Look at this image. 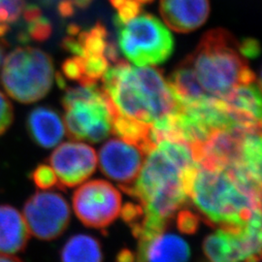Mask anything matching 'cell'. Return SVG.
Returning <instances> with one entry per match:
<instances>
[{
    "label": "cell",
    "instance_id": "9c48e42d",
    "mask_svg": "<svg viewBox=\"0 0 262 262\" xmlns=\"http://www.w3.org/2000/svg\"><path fill=\"white\" fill-rule=\"evenodd\" d=\"M48 160L56 173L58 188L61 189L84 183L94 174L97 164L94 148L78 142L59 145Z\"/></svg>",
    "mask_w": 262,
    "mask_h": 262
},
{
    "label": "cell",
    "instance_id": "7402d4cb",
    "mask_svg": "<svg viewBox=\"0 0 262 262\" xmlns=\"http://www.w3.org/2000/svg\"><path fill=\"white\" fill-rule=\"evenodd\" d=\"M29 178L39 190H50L53 187H58V181L54 169L45 163L35 167L30 173Z\"/></svg>",
    "mask_w": 262,
    "mask_h": 262
},
{
    "label": "cell",
    "instance_id": "52a82bcc",
    "mask_svg": "<svg viewBox=\"0 0 262 262\" xmlns=\"http://www.w3.org/2000/svg\"><path fill=\"white\" fill-rule=\"evenodd\" d=\"M72 203L83 225L103 230L121 214L122 195L109 182L93 180L76 190Z\"/></svg>",
    "mask_w": 262,
    "mask_h": 262
},
{
    "label": "cell",
    "instance_id": "5b68a950",
    "mask_svg": "<svg viewBox=\"0 0 262 262\" xmlns=\"http://www.w3.org/2000/svg\"><path fill=\"white\" fill-rule=\"evenodd\" d=\"M52 57L42 50L19 47L3 61L0 80L6 93L20 103H33L51 91L54 83Z\"/></svg>",
    "mask_w": 262,
    "mask_h": 262
},
{
    "label": "cell",
    "instance_id": "83f0119b",
    "mask_svg": "<svg viewBox=\"0 0 262 262\" xmlns=\"http://www.w3.org/2000/svg\"><path fill=\"white\" fill-rule=\"evenodd\" d=\"M135 260L136 258L134 253L127 249L121 251L116 258V262H135Z\"/></svg>",
    "mask_w": 262,
    "mask_h": 262
},
{
    "label": "cell",
    "instance_id": "277c9868",
    "mask_svg": "<svg viewBox=\"0 0 262 262\" xmlns=\"http://www.w3.org/2000/svg\"><path fill=\"white\" fill-rule=\"evenodd\" d=\"M61 103L64 126L73 140L99 143L112 133L116 110L103 89L97 84L66 86Z\"/></svg>",
    "mask_w": 262,
    "mask_h": 262
},
{
    "label": "cell",
    "instance_id": "3957f363",
    "mask_svg": "<svg viewBox=\"0 0 262 262\" xmlns=\"http://www.w3.org/2000/svg\"><path fill=\"white\" fill-rule=\"evenodd\" d=\"M187 59L201 88L214 98L223 100L236 86L259 81L240 54L238 41L225 28L204 33Z\"/></svg>",
    "mask_w": 262,
    "mask_h": 262
},
{
    "label": "cell",
    "instance_id": "6da1fadb",
    "mask_svg": "<svg viewBox=\"0 0 262 262\" xmlns=\"http://www.w3.org/2000/svg\"><path fill=\"white\" fill-rule=\"evenodd\" d=\"M102 89L116 112L149 124L179 105L162 70L154 66L134 67L120 59L104 74Z\"/></svg>",
    "mask_w": 262,
    "mask_h": 262
},
{
    "label": "cell",
    "instance_id": "7c38bea8",
    "mask_svg": "<svg viewBox=\"0 0 262 262\" xmlns=\"http://www.w3.org/2000/svg\"><path fill=\"white\" fill-rule=\"evenodd\" d=\"M159 12L169 28L189 33L206 23L211 4L210 0H159Z\"/></svg>",
    "mask_w": 262,
    "mask_h": 262
},
{
    "label": "cell",
    "instance_id": "7a4b0ae2",
    "mask_svg": "<svg viewBox=\"0 0 262 262\" xmlns=\"http://www.w3.org/2000/svg\"><path fill=\"white\" fill-rule=\"evenodd\" d=\"M189 199L208 225L225 230L242 229L261 210V194L244 187L224 168L198 165Z\"/></svg>",
    "mask_w": 262,
    "mask_h": 262
},
{
    "label": "cell",
    "instance_id": "4316f807",
    "mask_svg": "<svg viewBox=\"0 0 262 262\" xmlns=\"http://www.w3.org/2000/svg\"><path fill=\"white\" fill-rule=\"evenodd\" d=\"M76 8L71 0H62L58 4V12L62 18H69L75 13Z\"/></svg>",
    "mask_w": 262,
    "mask_h": 262
},
{
    "label": "cell",
    "instance_id": "603a6c76",
    "mask_svg": "<svg viewBox=\"0 0 262 262\" xmlns=\"http://www.w3.org/2000/svg\"><path fill=\"white\" fill-rule=\"evenodd\" d=\"M109 2L118 12L115 20L119 23H127L142 12L141 4L135 0H109Z\"/></svg>",
    "mask_w": 262,
    "mask_h": 262
},
{
    "label": "cell",
    "instance_id": "4fadbf2b",
    "mask_svg": "<svg viewBox=\"0 0 262 262\" xmlns=\"http://www.w3.org/2000/svg\"><path fill=\"white\" fill-rule=\"evenodd\" d=\"M27 129L36 145L51 149L63 139L66 126L59 114L48 106H38L28 114Z\"/></svg>",
    "mask_w": 262,
    "mask_h": 262
},
{
    "label": "cell",
    "instance_id": "d4e9b609",
    "mask_svg": "<svg viewBox=\"0 0 262 262\" xmlns=\"http://www.w3.org/2000/svg\"><path fill=\"white\" fill-rule=\"evenodd\" d=\"M14 121V110L8 98L0 92V136L6 133Z\"/></svg>",
    "mask_w": 262,
    "mask_h": 262
},
{
    "label": "cell",
    "instance_id": "f546056e",
    "mask_svg": "<svg viewBox=\"0 0 262 262\" xmlns=\"http://www.w3.org/2000/svg\"><path fill=\"white\" fill-rule=\"evenodd\" d=\"M0 262H24L19 257L10 254H0Z\"/></svg>",
    "mask_w": 262,
    "mask_h": 262
},
{
    "label": "cell",
    "instance_id": "44dd1931",
    "mask_svg": "<svg viewBox=\"0 0 262 262\" xmlns=\"http://www.w3.org/2000/svg\"><path fill=\"white\" fill-rule=\"evenodd\" d=\"M25 8V0H0V37L7 34L9 25L19 19Z\"/></svg>",
    "mask_w": 262,
    "mask_h": 262
},
{
    "label": "cell",
    "instance_id": "4dcf8cb0",
    "mask_svg": "<svg viewBox=\"0 0 262 262\" xmlns=\"http://www.w3.org/2000/svg\"><path fill=\"white\" fill-rule=\"evenodd\" d=\"M135 1H137L141 5H143V4H150L151 2H154V0H135Z\"/></svg>",
    "mask_w": 262,
    "mask_h": 262
},
{
    "label": "cell",
    "instance_id": "e0dca14e",
    "mask_svg": "<svg viewBox=\"0 0 262 262\" xmlns=\"http://www.w3.org/2000/svg\"><path fill=\"white\" fill-rule=\"evenodd\" d=\"M112 133L125 142L137 146L147 155L157 144L154 139L151 124L137 121L122 114L113 116Z\"/></svg>",
    "mask_w": 262,
    "mask_h": 262
},
{
    "label": "cell",
    "instance_id": "30bf717a",
    "mask_svg": "<svg viewBox=\"0 0 262 262\" xmlns=\"http://www.w3.org/2000/svg\"><path fill=\"white\" fill-rule=\"evenodd\" d=\"M145 158V152L137 146L114 138L99 150V166L104 175L117 182L122 189L138 177Z\"/></svg>",
    "mask_w": 262,
    "mask_h": 262
},
{
    "label": "cell",
    "instance_id": "cb8c5ba5",
    "mask_svg": "<svg viewBox=\"0 0 262 262\" xmlns=\"http://www.w3.org/2000/svg\"><path fill=\"white\" fill-rule=\"evenodd\" d=\"M200 215L190 210L181 209L177 215V227L182 233L194 234L199 228Z\"/></svg>",
    "mask_w": 262,
    "mask_h": 262
},
{
    "label": "cell",
    "instance_id": "1f68e13d",
    "mask_svg": "<svg viewBox=\"0 0 262 262\" xmlns=\"http://www.w3.org/2000/svg\"><path fill=\"white\" fill-rule=\"evenodd\" d=\"M1 58H2V49L0 47V62H1Z\"/></svg>",
    "mask_w": 262,
    "mask_h": 262
},
{
    "label": "cell",
    "instance_id": "8fae6325",
    "mask_svg": "<svg viewBox=\"0 0 262 262\" xmlns=\"http://www.w3.org/2000/svg\"><path fill=\"white\" fill-rule=\"evenodd\" d=\"M61 46L73 56L83 58L105 56L111 64L120 60L117 47L110 40L108 31L101 23H97L88 30H81L76 25H70Z\"/></svg>",
    "mask_w": 262,
    "mask_h": 262
},
{
    "label": "cell",
    "instance_id": "484cf974",
    "mask_svg": "<svg viewBox=\"0 0 262 262\" xmlns=\"http://www.w3.org/2000/svg\"><path fill=\"white\" fill-rule=\"evenodd\" d=\"M238 49L245 58H256L260 54L259 43L253 38H245L240 42L238 41Z\"/></svg>",
    "mask_w": 262,
    "mask_h": 262
},
{
    "label": "cell",
    "instance_id": "f1b7e54d",
    "mask_svg": "<svg viewBox=\"0 0 262 262\" xmlns=\"http://www.w3.org/2000/svg\"><path fill=\"white\" fill-rule=\"evenodd\" d=\"M71 2H72V4L74 5V7H75L76 9H77V8L84 9V8L89 7V6L92 4L93 0H71Z\"/></svg>",
    "mask_w": 262,
    "mask_h": 262
},
{
    "label": "cell",
    "instance_id": "5bb4252c",
    "mask_svg": "<svg viewBox=\"0 0 262 262\" xmlns=\"http://www.w3.org/2000/svg\"><path fill=\"white\" fill-rule=\"evenodd\" d=\"M189 256L190 249L184 239L162 232L148 242L138 243L136 262H187Z\"/></svg>",
    "mask_w": 262,
    "mask_h": 262
},
{
    "label": "cell",
    "instance_id": "ffe728a7",
    "mask_svg": "<svg viewBox=\"0 0 262 262\" xmlns=\"http://www.w3.org/2000/svg\"><path fill=\"white\" fill-rule=\"evenodd\" d=\"M26 23V41L33 40L37 42H44L52 35L53 27L50 20L42 14L41 10L35 5H28L23 12Z\"/></svg>",
    "mask_w": 262,
    "mask_h": 262
},
{
    "label": "cell",
    "instance_id": "ba28073f",
    "mask_svg": "<svg viewBox=\"0 0 262 262\" xmlns=\"http://www.w3.org/2000/svg\"><path fill=\"white\" fill-rule=\"evenodd\" d=\"M23 215L30 234L51 241L66 231L70 222V208L59 193L42 190L26 201Z\"/></svg>",
    "mask_w": 262,
    "mask_h": 262
},
{
    "label": "cell",
    "instance_id": "2e32d148",
    "mask_svg": "<svg viewBox=\"0 0 262 262\" xmlns=\"http://www.w3.org/2000/svg\"><path fill=\"white\" fill-rule=\"evenodd\" d=\"M167 82L180 104L194 103L211 98L198 83L187 57L170 74Z\"/></svg>",
    "mask_w": 262,
    "mask_h": 262
},
{
    "label": "cell",
    "instance_id": "d6986e66",
    "mask_svg": "<svg viewBox=\"0 0 262 262\" xmlns=\"http://www.w3.org/2000/svg\"><path fill=\"white\" fill-rule=\"evenodd\" d=\"M61 262H102L103 253L97 239L86 234L72 236L60 253Z\"/></svg>",
    "mask_w": 262,
    "mask_h": 262
},
{
    "label": "cell",
    "instance_id": "8992f818",
    "mask_svg": "<svg viewBox=\"0 0 262 262\" xmlns=\"http://www.w3.org/2000/svg\"><path fill=\"white\" fill-rule=\"evenodd\" d=\"M122 55L134 66L162 64L174 52V38L156 16L140 13L127 23L115 20Z\"/></svg>",
    "mask_w": 262,
    "mask_h": 262
},
{
    "label": "cell",
    "instance_id": "ac0fdd59",
    "mask_svg": "<svg viewBox=\"0 0 262 262\" xmlns=\"http://www.w3.org/2000/svg\"><path fill=\"white\" fill-rule=\"evenodd\" d=\"M260 80L236 86L223 100L233 112L246 118L261 122Z\"/></svg>",
    "mask_w": 262,
    "mask_h": 262
},
{
    "label": "cell",
    "instance_id": "9a60e30c",
    "mask_svg": "<svg viewBox=\"0 0 262 262\" xmlns=\"http://www.w3.org/2000/svg\"><path fill=\"white\" fill-rule=\"evenodd\" d=\"M30 233L23 214L15 207L0 205V254L24 252Z\"/></svg>",
    "mask_w": 262,
    "mask_h": 262
}]
</instances>
